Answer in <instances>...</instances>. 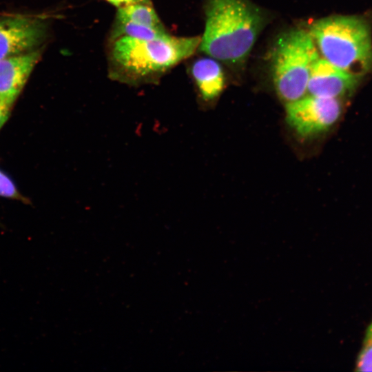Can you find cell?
I'll use <instances>...</instances> for the list:
<instances>
[{
	"mask_svg": "<svg viewBox=\"0 0 372 372\" xmlns=\"http://www.w3.org/2000/svg\"><path fill=\"white\" fill-rule=\"evenodd\" d=\"M318 58L309 30L292 29L278 37L272 50L271 70L276 92L286 103L307 95L311 68Z\"/></svg>",
	"mask_w": 372,
	"mask_h": 372,
	"instance_id": "obj_4",
	"label": "cell"
},
{
	"mask_svg": "<svg viewBox=\"0 0 372 372\" xmlns=\"http://www.w3.org/2000/svg\"><path fill=\"white\" fill-rule=\"evenodd\" d=\"M165 30H158L129 21L116 20L113 37L127 36L139 39L150 40L166 34Z\"/></svg>",
	"mask_w": 372,
	"mask_h": 372,
	"instance_id": "obj_11",
	"label": "cell"
},
{
	"mask_svg": "<svg viewBox=\"0 0 372 372\" xmlns=\"http://www.w3.org/2000/svg\"><path fill=\"white\" fill-rule=\"evenodd\" d=\"M309 32L323 59L357 77L372 70L371 31L358 16H331L314 21Z\"/></svg>",
	"mask_w": 372,
	"mask_h": 372,
	"instance_id": "obj_3",
	"label": "cell"
},
{
	"mask_svg": "<svg viewBox=\"0 0 372 372\" xmlns=\"http://www.w3.org/2000/svg\"><path fill=\"white\" fill-rule=\"evenodd\" d=\"M114 6L120 8L133 3L151 4L149 0H107Z\"/></svg>",
	"mask_w": 372,
	"mask_h": 372,
	"instance_id": "obj_15",
	"label": "cell"
},
{
	"mask_svg": "<svg viewBox=\"0 0 372 372\" xmlns=\"http://www.w3.org/2000/svg\"><path fill=\"white\" fill-rule=\"evenodd\" d=\"M11 110L12 107L8 106L0 101V130L8 121L11 112Z\"/></svg>",
	"mask_w": 372,
	"mask_h": 372,
	"instance_id": "obj_14",
	"label": "cell"
},
{
	"mask_svg": "<svg viewBox=\"0 0 372 372\" xmlns=\"http://www.w3.org/2000/svg\"><path fill=\"white\" fill-rule=\"evenodd\" d=\"M201 37H176L167 34L150 40L121 36L110 48L111 76L129 84L155 80L192 56Z\"/></svg>",
	"mask_w": 372,
	"mask_h": 372,
	"instance_id": "obj_2",
	"label": "cell"
},
{
	"mask_svg": "<svg viewBox=\"0 0 372 372\" xmlns=\"http://www.w3.org/2000/svg\"><path fill=\"white\" fill-rule=\"evenodd\" d=\"M342 112L340 99L309 94L286 105L287 121L302 138L324 132L338 121Z\"/></svg>",
	"mask_w": 372,
	"mask_h": 372,
	"instance_id": "obj_5",
	"label": "cell"
},
{
	"mask_svg": "<svg viewBox=\"0 0 372 372\" xmlns=\"http://www.w3.org/2000/svg\"><path fill=\"white\" fill-rule=\"evenodd\" d=\"M116 20L165 30L151 4L133 3L118 8Z\"/></svg>",
	"mask_w": 372,
	"mask_h": 372,
	"instance_id": "obj_10",
	"label": "cell"
},
{
	"mask_svg": "<svg viewBox=\"0 0 372 372\" xmlns=\"http://www.w3.org/2000/svg\"><path fill=\"white\" fill-rule=\"evenodd\" d=\"M191 70L203 101L209 102L220 95L225 86V77L223 69L216 59H198L194 63Z\"/></svg>",
	"mask_w": 372,
	"mask_h": 372,
	"instance_id": "obj_9",
	"label": "cell"
},
{
	"mask_svg": "<svg viewBox=\"0 0 372 372\" xmlns=\"http://www.w3.org/2000/svg\"><path fill=\"white\" fill-rule=\"evenodd\" d=\"M200 48L231 65L242 63L265 25V14L249 0H207Z\"/></svg>",
	"mask_w": 372,
	"mask_h": 372,
	"instance_id": "obj_1",
	"label": "cell"
},
{
	"mask_svg": "<svg viewBox=\"0 0 372 372\" xmlns=\"http://www.w3.org/2000/svg\"><path fill=\"white\" fill-rule=\"evenodd\" d=\"M355 366L357 371H372V320L365 331Z\"/></svg>",
	"mask_w": 372,
	"mask_h": 372,
	"instance_id": "obj_12",
	"label": "cell"
},
{
	"mask_svg": "<svg viewBox=\"0 0 372 372\" xmlns=\"http://www.w3.org/2000/svg\"><path fill=\"white\" fill-rule=\"evenodd\" d=\"M0 196L23 200V198L17 188L12 180L0 169Z\"/></svg>",
	"mask_w": 372,
	"mask_h": 372,
	"instance_id": "obj_13",
	"label": "cell"
},
{
	"mask_svg": "<svg viewBox=\"0 0 372 372\" xmlns=\"http://www.w3.org/2000/svg\"><path fill=\"white\" fill-rule=\"evenodd\" d=\"M359 77L335 67L327 60L318 58L312 65L307 94L312 96L340 99L355 90Z\"/></svg>",
	"mask_w": 372,
	"mask_h": 372,
	"instance_id": "obj_8",
	"label": "cell"
},
{
	"mask_svg": "<svg viewBox=\"0 0 372 372\" xmlns=\"http://www.w3.org/2000/svg\"><path fill=\"white\" fill-rule=\"evenodd\" d=\"M42 52L40 47L0 60V101L12 107Z\"/></svg>",
	"mask_w": 372,
	"mask_h": 372,
	"instance_id": "obj_7",
	"label": "cell"
},
{
	"mask_svg": "<svg viewBox=\"0 0 372 372\" xmlns=\"http://www.w3.org/2000/svg\"><path fill=\"white\" fill-rule=\"evenodd\" d=\"M48 28L47 21L39 17H0V60L40 48Z\"/></svg>",
	"mask_w": 372,
	"mask_h": 372,
	"instance_id": "obj_6",
	"label": "cell"
}]
</instances>
